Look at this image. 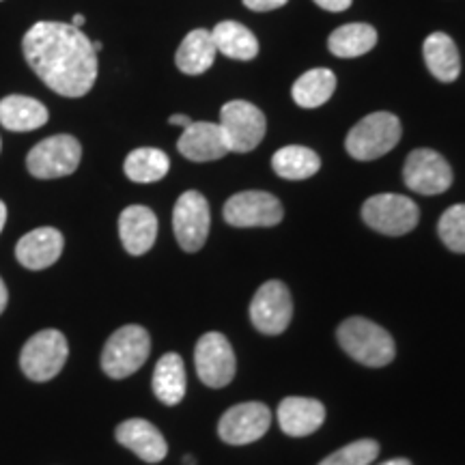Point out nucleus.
<instances>
[{
    "label": "nucleus",
    "mask_w": 465,
    "mask_h": 465,
    "mask_svg": "<svg viewBox=\"0 0 465 465\" xmlns=\"http://www.w3.org/2000/svg\"><path fill=\"white\" fill-rule=\"evenodd\" d=\"M26 63L45 86L63 97H83L97 80V52L72 25L37 22L22 42Z\"/></svg>",
    "instance_id": "f257e3e1"
},
{
    "label": "nucleus",
    "mask_w": 465,
    "mask_h": 465,
    "mask_svg": "<svg viewBox=\"0 0 465 465\" xmlns=\"http://www.w3.org/2000/svg\"><path fill=\"white\" fill-rule=\"evenodd\" d=\"M336 339L356 362L373 366V369L391 364L397 353L392 336L364 317H351L342 322Z\"/></svg>",
    "instance_id": "f03ea898"
},
{
    "label": "nucleus",
    "mask_w": 465,
    "mask_h": 465,
    "mask_svg": "<svg viewBox=\"0 0 465 465\" xmlns=\"http://www.w3.org/2000/svg\"><path fill=\"white\" fill-rule=\"evenodd\" d=\"M401 141V121L392 113H373L358 121L347 134L345 149L360 162L377 160L397 147Z\"/></svg>",
    "instance_id": "7ed1b4c3"
},
{
    "label": "nucleus",
    "mask_w": 465,
    "mask_h": 465,
    "mask_svg": "<svg viewBox=\"0 0 465 465\" xmlns=\"http://www.w3.org/2000/svg\"><path fill=\"white\" fill-rule=\"evenodd\" d=\"M151 339L141 325H124L110 336L102 353L104 373L113 380H125L147 362Z\"/></svg>",
    "instance_id": "20e7f679"
},
{
    "label": "nucleus",
    "mask_w": 465,
    "mask_h": 465,
    "mask_svg": "<svg viewBox=\"0 0 465 465\" xmlns=\"http://www.w3.org/2000/svg\"><path fill=\"white\" fill-rule=\"evenodd\" d=\"M220 130L224 134L229 153H248L257 149L265 136V114L254 104L235 100L220 110Z\"/></svg>",
    "instance_id": "39448f33"
},
{
    "label": "nucleus",
    "mask_w": 465,
    "mask_h": 465,
    "mask_svg": "<svg viewBox=\"0 0 465 465\" xmlns=\"http://www.w3.org/2000/svg\"><path fill=\"white\" fill-rule=\"evenodd\" d=\"M67 339L58 330H42L26 341L20 353V366L33 381H48L61 373L67 362Z\"/></svg>",
    "instance_id": "423d86ee"
},
{
    "label": "nucleus",
    "mask_w": 465,
    "mask_h": 465,
    "mask_svg": "<svg viewBox=\"0 0 465 465\" xmlns=\"http://www.w3.org/2000/svg\"><path fill=\"white\" fill-rule=\"evenodd\" d=\"M83 147L69 134H58L35 144L26 158V168L37 179H58L75 173Z\"/></svg>",
    "instance_id": "0eeeda50"
},
{
    "label": "nucleus",
    "mask_w": 465,
    "mask_h": 465,
    "mask_svg": "<svg viewBox=\"0 0 465 465\" xmlns=\"http://www.w3.org/2000/svg\"><path fill=\"white\" fill-rule=\"evenodd\" d=\"M362 218L373 231L399 237L416 229L420 212L416 203L403 194H377L362 205Z\"/></svg>",
    "instance_id": "6e6552de"
},
{
    "label": "nucleus",
    "mask_w": 465,
    "mask_h": 465,
    "mask_svg": "<svg viewBox=\"0 0 465 465\" xmlns=\"http://www.w3.org/2000/svg\"><path fill=\"white\" fill-rule=\"evenodd\" d=\"M293 317V302L287 284L281 281H270L261 284L250 304V319L259 332L276 336L289 328Z\"/></svg>",
    "instance_id": "1a4fd4ad"
},
{
    "label": "nucleus",
    "mask_w": 465,
    "mask_h": 465,
    "mask_svg": "<svg viewBox=\"0 0 465 465\" xmlns=\"http://www.w3.org/2000/svg\"><path fill=\"white\" fill-rule=\"evenodd\" d=\"M209 205L207 199L196 190H188L179 196L173 212V229L179 246L185 252H196L205 246L209 235Z\"/></svg>",
    "instance_id": "9d476101"
},
{
    "label": "nucleus",
    "mask_w": 465,
    "mask_h": 465,
    "mask_svg": "<svg viewBox=\"0 0 465 465\" xmlns=\"http://www.w3.org/2000/svg\"><path fill=\"white\" fill-rule=\"evenodd\" d=\"M194 364L201 381L209 388L229 386L237 369L231 342L220 332L201 336L199 345L194 349Z\"/></svg>",
    "instance_id": "9b49d317"
},
{
    "label": "nucleus",
    "mask_w": 465,
    "mask_h": 465,
    "mask_svg": "<svg viewBox=\"0 0 465 465\" xmlns=\"http://www.w3.org/2000/svg\"><path fill=\"white\" fill-rule=\"evenodd\" d=\"M405 185L418 194H441L452 185V168L438 151L416 149L407 155L403 168Z\"/></svg>",
    "instance_id": "f8f14e48"
},
{
    "label": "nucleus",
    "mask_w": 465,
    "mask_h": 465,
    "mask_svg": "<svg viewBox=\"0 0 465 465\" xmlns=\"http://www.w3.org/2000/svg\"><path fill=\"white\" fill-rule=\"evenodd\" d=\"M272 424V411L263 403H240L220 418L218 433L231 446H246L263 438Z\"/></svg>",
    "instance_id": "ddd939ff"
},
{
    "label": "nucleus",
    "mask_w": 465,
    "mask_h": 465,
    "mask_svg": "<svg viewBox=\"0 0 465 465\" xmlns=\"http://www.w3.org/2000/svg\"><path fill=\"white\" fill-rule=\"evenodd\" d=\"M284 216L281 201L270 192H240L224 205V220L231 226H276Z\"/></svg>",
    "instance_id": "4468645a"
},
{
    "label": "nucleus",
    "mask_w": 465,
    "mask_h": 465,
    "mask_svg": "<svg viewBox=\"0 0 465 465\" xmlns=\"http://www.w3.org/2000/svg\"><path fill=\"white\" fill-rule=\"evenodd\" d=\"M177 149L183 158L192 162H212L229 153L220 125L209 121H192V125L185 127L179 138Z\"/></svg>",
    "instance_id": "2eb2a0df"
},
{
    "label": "nucleus",
    "mask_w": 465,
    "mask_h": 465,
    "mask_svg": "<svg viewBox=\"0 0 465 465\" xmlns=\"http://www.w3.org/2000/svg\"><path fill=\"white\" fill-rule=\"evenodd\" d=\"M63 240L61 231L52 229V226H42L26 232L15 246V257L26 270H45V267L54 265L63 254Z\"/></svg>",
    "instance_id": "dca6fc26"
},
{
    "label": "nucleus",
    "mask_w": 465,
    "mask_h": 465,
    "mask_svg": "<svg viewBox=\"0 0 465 465\" xmlns=\"http://www.w3.org/2000/svg\"><path fill=\"white\" fill-rule=\"evenodd\" d=\"M114 435L121 446L130 449L144 463H160L168 452L164 435L143 418H132V420L121 422Z\"/></svg>",
    "instance_id": "f3484780"
},
{
    "label": "nucleus",
    "mask_w": 465,
    "mask_h": 465,
    "mask_svg": "<svg viewBox=\"0 0 465 465\" xmlns=\"http://www.w3.org/2000/svg\"><path fill=\"white\" fill-rule=\"evenodd\" d=\"M119 235L132 257H141L153 248L158 237V218L144 205H132L119 216Z\"/></svg>",
    "instance_id": "a211bd4d"
},
{
    "label": "nucleus",
    "mask_w": 465,
    "mask_h": 465,
    "mask_svg": "<svg viewBox=\"0 0 465 465\" xmlns=\"http://www.w3.org/2000/svg\"><path fill=\"white\" fill-rule=\"evenodd\" d=\"M325 420V407L315 399L287 397L278 407V422L291 438L315 433Z\"/></svg>",
    "instance_id": "6ab92c4d"
},
{
    "label": "nucleus",
    "mask_w": 465,
    "mask_h": 465,
    "mask_svg": "<svg viewBox=\"0 0 465 465\" xmlns=\"http://www.w3.org/2000/svg\"><path fill=\"white\" fill-rule=\"evenodd\" d=\"M48 108L33 97L7 95L0 100V125L9 132H33L48 124Z\"/></svg>",
    "instance_id": "aec40b11"
},
{
    "label": "nucleus",
    "mask_w": 465,
    "mask_h": 465,
    "mask_svg": "<svg viewBox=\"0 0 465 465\" xmlns=\"http://www.w3.org/2000/svg\"><path fill=\"white\" fill-rule=\"evenodd\" d=\"M429 72L441 83H455L461 74V58L452 39L446 33H431L422 45Z\"/></svg>",
    "instance_id": "412c9836"
},
{
    "label": "nucleus",
    "mask_w": 465,
    "mask_h": 465,
    "mask_svg": "<svg viewBox=\"0 0 465 465\" xmlns=\"http://www.w3.org/2000/svg\"><path fill=\"white\" fill-rule=\"evenodd\" d=\"M216 44H213V37L209 31H203V28H196L185 35V39L179 45L177 54H174V63L182 69L183 74L188 75H199L205 74L209 67L216 61Z\"/></svg>",
    "instance_id": "4be33fe9"
},
{
    "label": "nucleus",
    "mask_w": 465,
    "mask_h": 465,
    "mask_svg": "<svg viewBox=\"0 0 465 465\" xmlns=\"http://www.w3.org/2000/svg\"><path fill=\"white\" fill-rule=\"evenodd\" d=\"M185 366L182 356L166 353L160 358L153 371V392L164 405H177L185 397Z\"/></svg>",
    "instance_id": "5701e85b"
},
{
    "label": "nucleus",
    "mask_w": 465,
    "mask_h": 465,
    "mask_svg": "<svg viewBox=\"0 0 465 465\" xmlns=\"http://www.w3.org/2000/svg\"><path fill=\"white\" fill-rule=\"evenodd\" d=\"M216 50L235 61H250L259 54V39L240 22H220L212 31Z\"/></svg>",
    "instance_id": "b1692460"
},
{
    "label": "nucleus",
    "mask_w": 465,
    "mask_h": 465,
    "mask_svg": "<svg viewBox=\"0 0 465 465\" xmlns=\"http://www.w3.org/2000/svg\"><path fill=\"white\" fill-rule=\"evenodd\" d=\"M334 91H336L334 72H330V69L325 67H317L295 80L291 95H293V102L302 108H319L334 95Z\"/></svg>",
    "instance_id": "393cba45"
},
{
    "label": "nucleus",
    "mask_w": 465,
    "mask_h": 465,
    "mask_svg": "<svg viewBox=\"0 0 465 465\" xmlns=\"http://www.w3.org/2000/svg\"><path fill=\"white\" fill-rule=\"evenodd\" d=\"M272 168L278 177L289 179V182H302V179L312 177L322 168V160L312 149L291 144V147L276 151L272 158Z\"/></svg>",
    "instance_id": "a878e982"
},
{
    "label": "nucleus",
    "mask_w": 465,
    "mask_h": 465,
    "mask_svg": "<svg viewBox=\"0 0 465 465\" xmlns=\"http://www.w3.org/2000/svg\"><path fill=\"white\" fill-rule=\"evenodd\" d=\"M377 44V31L371 25H345L330 35L328 48L339 58H356Z\"/></svg>",
    "instance_id": "bb28decb"
},
{
    "label": "nucleus",
    "mask_w": 465,
    "mask_h": 465,
    "mask_svg": "<svg viewBox=\"0 0 465 465\" xmlns=\"http://www.w3.org/2000/svg\"><path fill=\"white\" fill-rule=\"evenodd\" d=\"M124 168L134 183H153L166 177V173L171 171V160L164 151L143 147L134 149L127 155Z\"/></svg>",
    "instance_id": "cd10ccee"
},
{
    "label": "nucleus",
    "mask_w": 465,
    "mask_h": 465,
    "mask_svg": "<svg viewBox=\"0 0 465 465\" xmlns=\"http://www.w3.org/2000/svg\"><path fill=\"white\" fill-rule=\"evenodd\" d=\"M377 455H380V444L375 440H358L325 457L319 465H371Z\"/></svg>",
    "instance_id": "c85d7f7f"
},
{
    "label": "nucleus",
    "mask_w": 465,
    "mask_h": 465,
    "mask_svg": "<svg viewBox=\"0 0 465 465\" xmlns=\"http://www.w3.org/2000/svg\"><path fill=\"white\" fill-rule=\"evenodd\" d=\"M438 232L446 248L465 254V205H452L440 218Z\"/></svg>",
    "instance_id": "c756f323"
},
{
    "label": "nucleus",
    "mask_w": 465,
    "mask_h": 465,
    "mask_svg": "<svg viewBox=\"0 0 465 465\" xmlns=\"http://www.w3.org/2000/svg\"><path fill=\"white\" fill-rule=\"evenodd\" d=\"M287 3H289V0H243V5H246L248 9L259 11V14H263V11L281 9Z\"/></svg>",
    "instance_id": "7c9ffc66"
},
{
    "label": "nucleus",
    "mask_w": 465,
    "mask_h": 465,
    "mask_svg": "<svg viewBox=\"0 0 465 465\" xmlns=\"http://www.w3.org/2000/svg\"><path fill=\"white\" fill-rule=\"evenodd\" d=\"M315 3L325 11H334V14H339V11H345L351 7L353 0H315Z\"/></svg>",
    "instance_id": "2f4dec72"
},
{
    "label": "nucleus",
    "mask_w": 465,
    "mask_h": 465,
    "mask_svg": "<svg viewBox=\"0 0 465 465\" xmlns=\"http://www.w3.org/2000/svg\"><path fill=\"white\" fill-rule=\"evenodd\" d=\"M168 124L179 125V127H183V130H185V127L192 125V119H190V116H185V114H173L171 119H168Z\"/></svg>",
    "instance_id": "473e14b6"
},
{
    "label": "nucleus",
    "mask_w": 465,
    "mask_h": 465,
    "mask_svg": "<svg viewBox=\"0 0 465 465\" xmlns=\"http://www.w3.org/2000/svg\"><path fill=\"white\" fill-rule=\"evenodd\" d=\"M7 302H9L7 287H5L3 278H0V315H3V311H5V308H7Z\"/></svg>",
    "instance_id": "72a5a7b5"
},
{
    "label": "nucleus",
    "mask_w": 465,
    "mask_h": 465,
    "mask_svg": "<svg viewBox=\"0 0 465 465\" xmlns=\"http://www.w3.org/2000/svg\"><path fill=\"white\" fill-rule=\"evenodd\" d=\"M5 223H7V207H5V203L0 201V232L5 229Z\"/></svg>",
    "instance_id": "f704fd0d"
},
{
    "label": "nucleus",
    "mask_w": 465,
    "mask_h": 465,
    "mask_svg": "<svg viewBox=\"0 0 465 465\" xmlns=\"http://www.w3.org/2000/svg\"><path fill=\"white\" fill-rule=\"evenodd\" d=\"M72 26L83 28V26H84V15H83V14H75L74 20H72Z\"/></svg>",
    "instance_id": "c9c22d12"
},
{
    "label": "nucleus",
    "mask_w": 465,
    "mask_h": 465,
    "mask_svg": "<svg viewBox=\"0 0 465 465\" xmlns=\"http://www.w3.org/2000/svg\"><path fill=\"white\" fill-rule=\"evenodd\" d=\"M381 465H411V463L407 461V459H391V461H386V463H381Z\"/></svg>",
    "instance_id": "e433bc0d"
},
{
    "label": "nucleus",
    "mask_w": 465,
    "mask_h": 465,
    "mask_svg": "<svg viewBox=\"0 0 465 465\" xmlns=\"http://www.w3.org/2000/svg\"><path fill=\"white\" fill-rule=\"evenodd\" d=\"M91 44H93V50H95V52H100L104 48L102 42H91Z\"/></svg>",
    "instance_id": "4c0bfd02"
},
{
    "label": "nucleus",
    "mask_w": 465,
    "mask_h": 465,
    "mask_svg": "<svg viewBox=\"0 0 465 465\" xmlns=\"http://www.w3.org/2000/svg\"><path fill=\"white\" fill-rule=\"evenodd\" d=\"M183 463H185V465H196V461H194V459H192V457H185Z\"/></svg>",
    "instance_id": "58836bf2"
},
{
    "label": "nucleus",
    "mask_w": 465,
    "mask_h": 465,
    "mask_svg": "<svg viewBox=\"0 0 465 465\" xmlns=\"http://www.w3.org/2000/svg\"><path fill=\"white\" fill-rule=\"evenodd\" d=\"M0 149H3V143H0Z\"/></svg>",
    "instance_id": "ea45409f"
}]
</instances>
